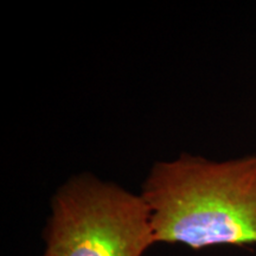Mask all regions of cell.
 Instances as JSON below:
<instances>
[{
  "label": "cell",
  "instance_id": "6da1fadb",
  "mask_svg": "<svg viewBox=\"0 0 256 256\" xmlns=\"http://www.w3.org/2000/svg\"><path fill=\"white\" fill-rule=\"evenodd\" d=\"M140 194L156 243L256 244V154L216 162L183 153L158 162Z\"/></svg>",
  "mask_w": 256,
  "mask_h": 256
},
{
  "label": "cell",
  "instance_id": "7a4b0ae2",
  "mask_svg": "<svg viewBox=\"0 0 256 256\" xmlns=\"http://www.w3.org/2000/svg\"><path fill=\"white\" fill-rule=\"evenodd\" d=\"M50 209L46 256H144L156 243L142 194L92 174L64 182Z\"/></svg>",
  "mask_w": 256,
  "mask_h": 256
},
{
  "label": "cell",
  "instance_id": "3957f363",
  "mask_svg": "<svg viewBox=\"0 0 256 256\" xmlns=\"http://www.w3.org/2000/svg\"><path fill=\"white\" fill-rule=\"evenodd\" d=\"M43 256H46V254H44V255H43Z\"/></svg>",
  "mask_w": 256,
  "mask_h": 256
}]
</instances>
